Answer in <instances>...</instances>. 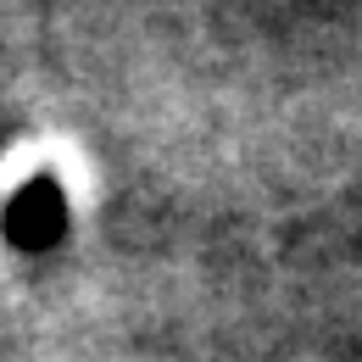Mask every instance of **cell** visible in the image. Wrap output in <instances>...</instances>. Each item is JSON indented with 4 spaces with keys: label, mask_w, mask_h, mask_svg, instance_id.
<instances>
[{
    "label": "cell",
    "mask_w": 362,
    "mask_h": 362,
    "mask_svg": "<svg viewBox=\"0 0 362 362\" xmlns=\"http://www.w3.org/2000/svg\"><path fill=\"white\" fill-rule=\"evenodd\" d=\"M62 228H67V201H62V184L50 179V173H40L6 206V240L17 251H34L40 257V251H50L62 240Z\"/></svg>",
    "instance_id": "obj_1"
}]
</instances>
